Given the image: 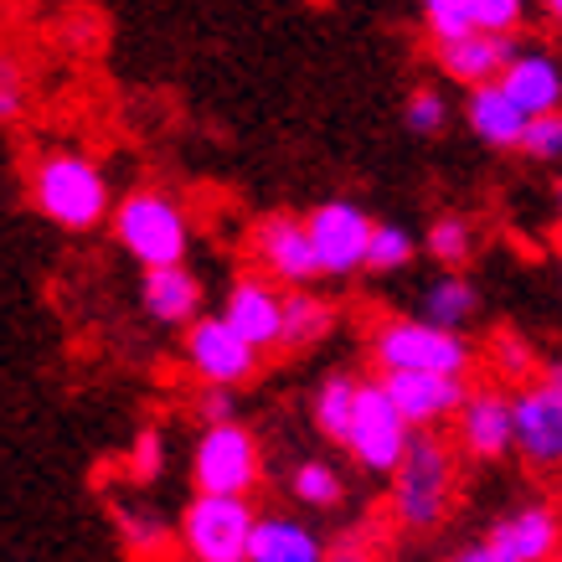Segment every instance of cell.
I'll use <instances>...</instances> for the list:
<instances>
[{"label": "cell", "instance_id": "8d00e7d4", "mask_svg": "<svg viewBox=\"0 0 562 562\" xmlns=\"http://www.w3.org/2000/svg\"><path fill=\"white\" fill-rule=\"evenodd\" d=\"M542 11H547V16H552V21H558V26H562V0H542Z\"/></svg>", "mask_w": 562, "mask_h": 562}, {"label": "cell", "instance_id": "5b68a950", "mask_svg": "<svg viewBox=\"0 0 562 562\" xmlns=\"http://www.w3.org/2000/svg\"><path fill=\"white\" fill-rule=\"evenodd\" d=\"M258 512L248 495H196L181 512V547L191 562H248Z\"/></svg>", "mask_w": 562, "mask_h": 562}, {"label": "cell", "instance_id": "836d02e7", "mask_svg": "<svg viewBox=\"0 0 562 562\" xmlns=\"http://www.w3.org/2000/svg\"><path fill=\"white\" fill-rule=\"evenodd\" d=\"M16 109H21V83H16V68L5 63L0 68V120H16Z\"/></svg>", "mask_w": 562, "mask_h": 562}, {"label": "cell", "instance_id": "3957f363", "mask_svg": "<svg viewBox=\"0 0 562 562\" xmlns=\"http://www.w3.org/2000/svg\"><path fill=\"white\" fill-rule=\"evenodd\" d=\"M114 238L139 269H176L187 263L191 248V222L187 206L166 196V191H130L120 206H114Z\"/></svg>", "mask_w": 562, "mask_h": 562}, {"label": "cell", "instance_id": "5bb4252c", "mask_svg": "<svg viewBox=\"0 0 562 562\" xmlns=\"http://www.w3.org/2000/svg\"><path fill=\"white\" fill-rule=\"evenodd\" d=\"M531 0H424V21L434 42H460L470 32L516 36L527 21Z\"/></svg>", "mask_w": 562, "mask_h": 562}, {"label": "cell", "instance_id": "9c48e42d", "mask_svg": "<svg viewBox=\"0 0 562 562\" xmlns=\"http://www.w3.org/2000/svg\"><path fill=\"white\" fill-rule=\"evenodd\" d=\"M305 222H310V243H315V258H321V273H325V279H351L357 269H367L376 222L367 217L357 202L330 196V202L310 206Z\"/></svg>", "mask_w": 562, "mask_h": 562}, {"label": "cell", "instance_id": "d6a6232c", "mask_svg": "<svg viewBox=\"0 0 562 562\" xmlns=\"http://www.w3.org/2000/svg\"><path fill=\"white\" fill-rule=\"evenodd\" d=\"M196 418H202V428L238 424V397H233V387H202V397H196Z\"/></svg>", "mask_w": 562, "mask_h": 562}, {"label": "cell", "instance_id": "e0dca14e", "mask_svg": "<svg viewBox=\"0 0 562 562\" xmlns=\"http://www.w3.org/2000/svg\"><path fill=\"white\" fill-rule=\"evenodd\" d=\"M485 542L495 552H506L512 562H558L562 558V516L542 501L516 506L485 531Z\"/></svg>", "mask_w": 562, "mask_h": 562}, {"label": "cell", "instance_id": "f35d334b", "mask_svg": "<svg viewBox=\"0 0 562 562\" xmlns=\"http://www.w3.org/2000/svg\"><path fill=\"white\" fill-rule=\"evenodd\" d=\"M558 562H562V558H558Z\"/></svg>", "mask_w": 562, "mask_h": 562}, {"label": "cell", "instance_id": "f1b7e54d", "mask_svg": "<svg viewBox=\"0 0 562 562\" xmlns=\"http://www.w3.org/2000/svg\"><path fill=\"white\" fill-rule=\"evenodd\" d=\"M470 254H475V227H470L464 217L449 212V217H439L434 227H428V258H439L449 273L460 269Z\"/></svg>", "mask_w": 562, "mask_h": 562}, {"label": "cell", "instance_id": "30bf717a", "mask_svg": "<svg viewBox=\"0 0 562 562\" xmlns=\"http://www.w3.org/2000/svg\"><path fill=\"white\" fill-rule=\"evenodd\" d=\"M181 351H187V367L196 372L202 387H243L258 372V346L243 341L222 315H202L196 325H187Z\"/></svg>", "mask_w": 562, "mask_h": 562}, {"label": "cell", "instance_id": "52a82bcc", "mask_svg": "<svg viewBox=\"0 0 562 562\" xmlns=\"http://www.w3.org/2000/svg\"><path fill=\"white\" fill-rule=\"evenodd\" d=\"M191 480H196V495H248L263 480L258 439L243 424L202 428V439L191 449Z\"/></svg>", "mask_w": 562, "mask_h": 562}, {"label": "cell", "instance_id": "cb8c5ba5", "mask_svg": "<svg viewBox=\"0 0 562 562\" xmlns=\"http://www.w3.org/2000/svg\"><path fill=\"white\" fill-rule=\"evenodd\" d=\"M357 397H361V376L351 372H330L315 387V403H310V418L330 443H346L351 434V418H357Z\"/></svg>", "mask_w": 562, "mask_h": 562}, {"label": "cell", "instance_id": "74e56055", "mask_svg": "<svg viewBox=\"0 0 562 562\" xmlns=\"http://www.w3.org/2000/svg\"><path fill=\"white\" fill-rule=\"evenodd\" d=\"M558 212H562V187H558Z\"/></svg>", "mask_w": 562, "mask_h": 562}, {"label": "cell", "instance_id": "d4e9b609", "mask_svg": "<svg viewBox=\"0 0 562 562\" xmlns=\"http://www.w3.org/2000/svg\"><path fill=\"white\" fill-rule=\"evenodd\" d=\"M290 495L305 506V512H336L346 501V480L336 464L325 460H300L290 475Z\"/></svg>", "mask_w": 562, "mask_h": 562}, {"label": "cell", "instance_id": "8992f818", "mask_svg": "<svg viewBox=\"0 0 562 562\" xmlns=\"http://www.w3.org/2000/svg\"><path fill=\"white\" fill-rule=\"evenodd\" d=\"M418 428L397 413L392 392L376 382H361L357 397V418H351V434H346V454L367 470V475H397V464L408 460Z\"/></svg>", "mask_w": 562, "mask_h": 562}, {"label": "cell", "instance_id": "8fae6325", "mask_svg": "<svg viewBox=\"0 0 562 562\" xmlns=\"http://www.w3.org/2000/svg\"><path fill=\"white\" fill-rule=\"evenodd\" d=\"M454 443L470 460H506L516 449V397H506L501 387H470L454 418Z\"/></svg>", "mask_w": 562, "mask_h": 562}, {"label": "cell", "instance_id": "f546056e", "mask_svg": "<svg viewBox=\"0 0 562 562\" xmlns=\"http://www.w3.org/2000/svg\"><path fill=\"white\" fill-rule=\"evenodd\" d=\"M124 475L135 485H155L166 475V434L160 428H139L135 443H130V460H124Z\"/></svg>", "mask_w": 562, "mask_h": 562}, {"label": "cell", "instance_id": "7402d4cb", "mask_svg": "<svg viewBox=\"0 0 562 562\" xmlns=\"http://www.w3.org/2000/svg\"><path fill=\"white\" fill-rule=\"evenodd\" d=\"M418 315L428 325H439V330H464L480 315V290L464 273H439L424 290V300H418Z\"/></svg>", "mask_w": 562, "mask_h": 562}, {"label": "cell", "instance_id": "9a60e30c", "mask_svg": "<svg viewBox=\"0 0 562 562\" xmlns=\"http://www.w3.org/2000/svg\"><path fill=\"white\" fill-rule=\"evenodd\" d=\"M516 454L531 470H562V397L542 382L516 392Z\"/></svg>", "mask_w": 562, "mask_h": 562}, {"label": "cell", "instance_id": "e575fe53", "mask_svg": "<svg viewBox=\"0 0 562 562\" xmlns=\"http://www.w3.org/2000/svg\"><path fill=\"white\" fill-rule=\"evenodd\" d=\"M449 562H512V558H506V552H495L491 542H470L464 552H454Z\"/></svg>", "mask_w": 562, "mask_h": 562}, {"label": "cell", "instance_id": "d6986e66", "mask_svg": "<svg viewBox=\"0 0 562 562\" xmlns=\"http://www.w3.org/2000/svg\"><path fill=\"white\" fill-rule=\"evenodd\" d=\"M139 305L160 325H196L202 321V279L176 263V269H150L139 279Z\"/></svg>", "mask_w": 562, "mask_h": 562}, {"label": "cell", "instance_id": "4dcf8cb0", "mask_svg": "<svg viewBox=\"0 0 562 562\" xmlns=\"http://www.w3.org/2000/svg\"><path fill=\"white\" fill-rule=\"evenodd\" d=\"M403 124H408L413 135H443V124H449V99H443L439 88H418L408 99V109H403Z\"/></svg>", "mask_w": 562, "mask_h": 562}, {"label": "cell", "instance_id": "1f68e13d", "mask_svg": "<svg viewBox=\"0 0 562 562\" xmlns=\"http://www.w3.org/2000/svg\"><path fill=\"white\" fill-rule=\"evenodd\" d=\"M521 155L542 160V166H558V160H562V109H558V114H542V120H531V124H527Z\"/></svg>", "mask_w": 562, "mask_h": 562}, {"label": "cell", "instance_id": "603a6c76", "mask_svg": "<svg viewBox=\"0 0 562 562\" xmlns=\"http://www.w3.org/2000/svg\"><path fill=\"white\" fill-rule=\"evenodd\" d=\"M336 330V305L321 300L315 290H290L284 294V346L279 351H310Z\"/></svg>", "mask_w": 562, "mask_h": 562}, {"label": "cell", "instance_id": "2e32d148", "mask_svg": "<svg viewBox=\"0 0 562 562\" xmlns=\"http://www.w3.org/2000/svg\"><path fill=\"white\" fill-rule=\"evenodd\" d=\"M516 57H521V42L501 32H470L460 42H434V63L464 88L501 83V72L512 68Z\"/></svg>", "mask_w": 562, "mask_h": 562}, {"label": "cell", "instance_id": "4316f807", "mask_svg": "<svg viewBox=\"0 0 562 562\" xmlns=\"http://www.w3.org/2000/svg\"><path fill=\"white\" fill-rule=\"evenodd\" d=\"M491 367H495V376H501V382H512L516 392L531 387V376H542V367H537V351H531L527 336H516V330H495Z\"/></svg>", "mask_w": 562, "mask_h": 562}, {"label": "cell", "instance_id": "7c38bea8", "mask_svg": "<svg viewBox=\"0 0 562 562\" xmlns=\"http://www.w3.org/2000/svg\"><path fill=\"white\" fill-rule=\"evenodd\" d=\"M382 387L392 392L397 413L408 418L418 434H434L439 424H454L470 397L464 376H443V372H382Z\"/></svg>", "mask_w": 562, "mask_h": 562}, {"label": "cell", "instance_id": "277c9868", "mask_svg": "<svg viewBox=\"0 0 562 562\" xmlns=\"http://www.w3.org/2000/svg\"><path fill=\"white\" fill-rule=\"evenodd\" d=\"M372 361L376 372H443L464 376L475 361V346L460 330H439L424 315H392L372 330Z\"/></svg>", "mask_w": 562, "mask_h": 562}, {"label": "cell", "instance_id": "ffe728a7", "mask_svg": "<svg viewBox=\"0 0 562 562\" xmlns=\"http://www.w3.org/2000/svg\"><path fill=\"white\" fill-rule=\"evenodd\" d=\"M501 88L512 93L521 109H527L531 120H542V114H558L562 109V63L552 52H537V47H521L512 68L501 72Z\"/></svg>", "mask_w": 562, "mask_h": 562}, {"label": "cell", "instance_id": "7a4b0ae2", "mask_svg": "<svg viewBox=\"0 0 562 562\" xmlns=\"http://www.w3.org/2000/svg\"><path fill=\"white\" fill-rule=\"evenodd\" d=\"M32 202L52 227L88 233L109 217V181L78 150H52L32 166Z\"/></svg>", "mask_w": 562, "mask_h": 562}, {"label": "cell", "instance_id": "44dd1931", "mask_svg": "<svg viewBox=\"0 0 562 562\" xmlns=\"http://www.w3.org/2000/svg\"><path fill=\"white\" fill-rule=\"evenodd\" d=\"M325 542L300 516H258L248 562H325Z\"/></svg>", "mask_w": 562, "mask_h": 562}, {"label": "cell", "instance_id": "484cf974", "mask_svg": "<svg viewBox=\"0 0 562 562\" xmlns=\"http://www.w3.org/2000/svg\"><path fill=\"white\" fill-rule=\"evenodd\" d=\"M114 527H120L124 547H130L135 558H160V552H166V521H160L150 506L120 501V506H114Z\"/></svg>", "mask_w": 562, "mask_h": 562}, {"label": "cell", "instance_id": "83f0119b", "mask_svg": "<svg viewBox=\"0 0 562 562\" xmlns=\"http://www.w3.org/2000/svg\"><path fill=\"white\" fill-rule=\"evenodd\" d=\"M413 258H418V238H413L408 227H403V222H376L367 269L372 273H397V269H408Z\"/></svg>", "mask_w": 562, "mask_h": 562}, {"label": "cell", "instance_id": "ac0fdd59", "mask_svg": "<svg viewBox=\"0 0 562 562\" xmlns=\"http://www.w3.org/2000/svg\"><path fill=\"white\" fill-rule=\"evenodd\" d=\"M464 120H470V135L495 145V150H521L531 114L501 83H485L464 93Z\"/></svg>", "mask_w": 562, "mask_h": 562}, {"label": "cell", "instance_id": "4fadbf2b", "mask_svg": "<svg viewBox=\"0 0 562 562\" xmlns=\"http://www.w3.org/2000/svg\"><path fill=\"white\" fill-rule=\"evenodd\" d=\"M222 321L233 325L248 346L273 351V346H284V294L263 273H243L222 300Z\"/></svg>", "mask_w": 562, "mask_h": 562}, {"label": "cell", "instance_id": "d590c367", "mask_svg": "<svg viewBox=\"0 0 562 562\" xmlns=\"http://www.w3.org/2000/svg\"><path fill=\"white\" fill-rule=\"evenodd\" d=\"M537 382H542L547 392H558V397H562V361H547V367H542V376H537Z\"/></svg>", "mask_w": 562, "mask_h": 562}, {"label": "cell", "instance_id": "ba28073f", "mask_svg": "<svg viewBox=\"0 0 562 562\" xmlns=\"http://www.w3.org/2000/svg\"><path fill=\"white\" fill-rule=\"evenodd\" d=\"M248 254H254L258 273L273 279V284L305 290V284L321 279V258H315V243H310V222L294 217V212L258 217L254 233H248Z\"/></svg>", "mask_w": 562, "mask_h": 562}, {"label": "cell", "instance_id": "6da1fadb", "mask_svg": "<svg viewBox=\"0 0 562 562\" xmlns=\"http://www.w3.org/2000/svg\"><path fill=\"white\" fill-rule=\"evenodd\" d=\"M454 485H460L454 449L439 434H418L408 460L392 475V521L403 531H434L454 506Z\"/></svg>", "mask_w": 562, "mask_h": 562}]
</instances>
